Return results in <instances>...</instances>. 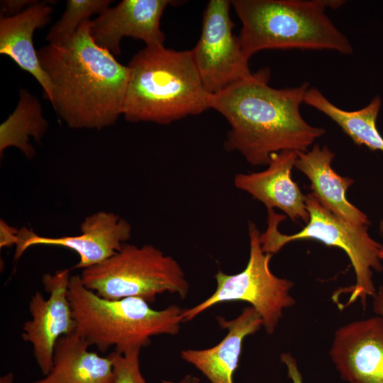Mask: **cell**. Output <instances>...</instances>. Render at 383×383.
Wrapping results in <instances>:
<instances>
[{
  "instance_id": "1",
  "label": "cell",
  "mask_w": 383,
  "mask_h": 383,
  "mask_svg": "<svg viewBox=\"0 0 383 383\" xmlns=\"http://www.w3.org/2000/svg\"><path fill=\"white\" fill-rule=\"evenodd\" d=\"M270 77L268 68L261 69L210 98L211 109L231 126L226 149L252 165H268L272 154L284 150L306 152L326 133L301 115L309 84L275 89L268 85Z\"/></svg>"
},
{
  "instance_id": "2",
  "label": "cell",
  "mask_w": 383,
  "mask_h": 383,
  "mask_svg": "<svg viewBox=\"0 0 383 383\" xmlns=\"http://www.w3.org/2000/svg\"><path fill=\"white\" fill-rule=\"evenodd\" d=\"M53 109L71 128L101 130L122 115L130 70L90 34V20L60 43L38 50Z\"/></svg>"
},
{
  "instance_id": "3",
  "label": "cell",
  "mask_w": 383,
  "mask_h": 383,
  "mask_svg": "<svg viewBox=\"0 0 383 383\" xmlns=\"http://www.w3.org/2000/svg\"><path fill=\"white\" fill-rule=\"evenodd\" d=\"M128 67L122 113L126 121L168 124L211 109V94L203 84L191 50L146 46Z\"/></svg>"
},
{
  "instance_id": "4",
  "label": "cell",
  "mask_w": 383,
  "mask_h": 383,
  "mask_svg": "<svg viewBox=\"0 0 383 383\" xmlns=\"http://www.w3.org/2000/svg\"><path fill=\"white\" fill-rule=\"evenodd\" d=\"M242 23L238 36L245 55L268 49L331 50L350 55L353 47L326 9L341 0H233Z\"/></svg>"
},
{
  "instance_id": "5",
  "label": "cell",
  "mask_w": 383,
  "mask_h": 383,
  "mask_svg": "<svg viewBox=\"0 0 383 383\" xmlns=\"http://www.w3.org/2000/svg\"><path fill=\"white\" fill-rule=\"evenodd\" d=\"M68 299L75 332L101 353L111 347L120 354L141 349L152 336L177 334L183 322L184 309L177 305L155 310L139 297L106 299L87 289L80 275L70 276Z\"/></svg>"
},
{
  "instance_id": "6",
  "label": "cell",
  "mask_w": 383,
  "mask_h": 383,
  "mask_svg": "<svg viewBox=\"0 0 383 383\" xmlns=\"http://www.w3.org/2000/svg\"><path fill=\"white\" fill-rule=\"evenodd\" d=\"M305 204L309 220L302 230L292 235L282 234L278 230L286 216L267 209V228L260 235L263 252L273 255L286 244L302 239H314L343 250L355 274V283L349 289L350 296L346 305L360 299L365 306L367 298L372 297L376 291L373 271L380 272L383 270L379 258L382 245L370 236L368 226L352 223L336 216L313 192L305 196Z\"/></svg>"
},
{
  "instance_id": "7",
  "label": "cell",
  "mask_w": 383,
  "mask_h": 383,
  "mask_svg": "<svg viewBox=\"0 0 383 383\" xmlns=\"http://www.w3.org/2000/svg\"><path fill=\"white\" fill-rule=\"evenodd\" d=\"M83 284L101 298L139 297L153 303L164 292L187 297L189 284L179 263L152 245L124 243L111 257L84 269Z\"/></svg>"
},
{
  "instance_id": "8",
  "label": "cell",
  "mask_w": 383,
  "mask_h": 383,
  "mask_svg": "<svg viewBox=\"0 0 383 383\" xmlns=\"http://www.w3.org/2000/svg\"><path fill=\"white\" fill-rule=\"evenodd\" d=\"M248 233L250 256L245 269L235 274L218 270L214 275L217 283L216 291L201 303L184 309L183 322L192 320L217 304L245 301L260 315L265 331L272 334L283 311L295 304V299L290 294L294 282L272 272L270 262L272 255L263 252L260 233L254 223H249Z\"/></svg>"
},
{
  "instance_id": "9",
  "label": "cell",
  "mask_w": 383,
  "mask_h": 383,
  "mask_svg": "<svg viewBox=\"0 0 383 383\" xmlns=\"http://www.w3.org/2000/svg\"><path fill=\"white\" fill-rule=\"evenodd\" d=\"M231 4L228 0L209 1L199 40L191 50L203 84L211 94L219 93L253 73L239 38L233 33Z\"/></svg>"
},
{
  "instance_id": "10",
  "label": "cell",
  "mask_w": 383,
  "mask_h": 383,
  "mask_svg": "<svg viewBox=\"0 0 383 383\" xmlns=\"http://www.w3.org/2000/svg\"><path fill=\"white\" fill-rule=\"evenodd\" d=\"M70 270L65 269L42 279L45 299L36 292L29 302L31 319L24 323L21 337L33 346V355L42 374L45 376L52 366L54 349L64 335L75 333L77 324L68 299Z\"/></svg>"
},
{
  "instance_id": "11",
  "label": "cell",
  "mask_w": 383,
  "mask_h": 383,
  "mask_svg": "<svg viewBox=\"0 0 383 383\" xmlns=\"http://www.w3.org/2000/svg\"><path fill=\"white\" fill-rule=\"evenodd\" d=\"M81 234L50 238L40 236L27 228L18 231L15 260L33 245L60 246L72 250L79 257L74 268L86 269L102 262L118 251L131 236V225L111 212L99 211L82 223Z\"/></svg>"
},
{
  "instance_id": "12",
  "label": "cell",
  "mask_w": 383,
  "mask_h": 383,
  "mask_svg": "<svg viewBox=\"0 0 383 383\" xmlns=\"http://www.w3.org/2000/svg\"><path fill=\"white\" fill-rule=\"evenodd\" d=\"M329 355L348 383H383V318L348 323L335 333Z\"/></svg>"
},
{
  "instance_id": "13",
  "label": "cell",
  "mask_w": 383,
  "mask_h": 383,
  "mask_svg": "<svg viewBox=\"0 0 383 383\" xmlns=\"http://www.w3.org/2000/svg\"><path fill=\"white\" fill-rule=\"evenodd\" d=\"M169 0H123L90 20V34L94 42L113 55H120L121 42L131 37L148 47L163 46L165 35L160 28Z\"/></svg>"
},
{
  "instance_id": "14",
  "label": "cell",
  "mask_w": 383,
  "mask_h": 383,
  "mask_svg": "<svg viewBox=\"0 0 383 383\" xmlns=\"http://www.w3.org/2000/svg\"><path fill=\"white\" fill-rule=\"evenodd\" d=\"M298 152L284 150L272 154L266 170L235 174V187L249 193L267 209L277 208L293 221L301 220L307 223L309 214L305 196L291 176Z\"/></svg>"
},
{
  "instance_id": "15",
  "label": "cell",
  "mask_w": 383,
  "mask_h": 383,
  "mask_svg": "<svg viewBox=\"0 0 383 383\" xmlns=\"http://www.w3.org/2000/svg\"><path fill=\"white\" fill-rule=\"evenodd\" d=\"M218 325L228 333L213 347L204 350H184L181 357L193 365L211 383H233L244 339L263 326L262 318L252 306L243 309L235 318L228 321L217 316Z\"/></svg>"
},
{
  "instance_id": "16",
  "label": "cell",
  "mask_w": 383,
  "mask_h": 383,
  "mask_svg": "<svg viewBox=\"0 0 383 383\" xmlns=\"http://www.w3.org/2000/svg\"><path fill=\"white\" fill-rule=\"evenodd\" d=\"M50 1H38L11 16H1L0 53L9 57L19 67L29 72L40 84L45 96L52 101V85L43 70L33 41L38 28L51 20Z\"/></svg>"
},
{
  "instance_id": "17",
  "label": "cell",
  "mask_w": 383,
  "mask_h": 383,
  "mask_svg": "<svg viewBox=\"0 0 383 383\" xmlns=\"http://www.w3.org/2000/svg\"><path fill=\"white\" fill-rule=\"evenodd\" d=\"M334 157L326 145L321 148L316 144L311 150L298 152L294 166L309 179L312 192L325 208L345 221L368 226L367 216L346 197L354 180L335 172L331 167Z\"/></svg>"
},
{
  "instance_id": "18",
  "label": "cell",
  "mask_w": 383,
  "mask_h": 383,
  "mask_svg": "<svg viewBox=\"0 0 383 383\" xmlns=\"http://www.w3.org/2000/svg\"><path fill=\"white\" fill-rule=\"evenodd\" d=\"M89 345L76 332L57 342L49 373L32 383H113L109 355L89 350Z\"/></svg>"
},
{
  "instance_id": "19",
  "label": "cell",
  "mask_w": 383,
  "mask_h": 383,
  "mask_svg": "<svg viewBox=\"0 0 383 383\" xmlns=\"http://www.w3.org/2000/svg\"><path fill=\"white\" fill-rule=\"evenodd\" d=\"M304 102L336 123L355 144L383 152V138L376 126L382 106L379 96H374L362 109L350 111L338 108L317 88L311 87L308 89ZM380 227V231H383V220Z\"/></svg>"
},
{
  "instance_id": "20",
  "label": "cell",
  "mask_w": 383,
  "mask_h": 383,
  "mask_svg": "<svg viewBox=\"0 0 383 383\" xmlns=\"http://www.w3.org/2000/svg\"><path fill=\"white\" fill-rule=\"evenodd\" d=\"M39 101L26 89H21L19 100L13 113L0 126V152L16 147L26 157H32L33 148L28 144L32 136L40 141L48 129Z\"/></svg>"
},
{
  "instance_id": "21",
  "label": "cell",
  "mask_w": 383,
  "mask_h": 383,
  "mask_svg": "<svg viewBox=\"0 0 383 383\" xmlns=\"http://www.w3.org/2000/svg\"><path fill=\"white\" fill-rule=\"evenodd\" d=\"M111 0H68L61 18L51 27L46 40L49 43H60L73 35L79 26L95 14L109 8Z\"/></svg>"
},
{
  "instance_id": "22",
  "label": "cell",
  "mask_w": 383,
  "mask_h": 383,
  "mask_svg": "<svg viewBox=\"0 0 383 383\" xmlns=\"http://www.w3.org/2000/svg\"><path fill=\"white\" fill-rule=\"evenodd\" d=\"M140 348H133L120 354L115 351L109 355L111 359L113 383H146L140 367Z\"/></svg>"
},
{
  "instance_id": "23",
  "label": "cell",
  "mask_w": 383,
  "mask_h": 383,
  "mask_svg": "<svg viewBox=\"0 0 383 383\" xmlns=\"http://www.w3.org/2000/svg\"><path fill=\"white\" fill-rule=\"evenodd\" d=\"M33 0H3L1 1V13L4 16L16 15L28 7L37 3Z\"/></svg>"
},
{
  "instance_id": "24",
  "label": "cell",
  "mask_w": 383,
  "mask_h": 383,
  "mask_svg": "<svg viewBox=\"0 0 383 383\" xmlns=\"http://www.w3.org/2000/svg\"><path fill=\"white\" fill-rule=\"evenodd\" d=\"M280 360L285 365L287 376L292 383H304L301 373L294 357L290 353H282L280 355Z\"/></svg>"
},
{
  "instance_id": "25",
  "label": "cell",
  "mask_w": 383,
  "mask_h": 383,
  "mask_svg": "<svg viewBox=\"0 0 383 383\" xmlns=\"http://www.w3.org/2000/svg\"><path fill=\"white\" fill-rule=\"evenodd\" d=\"M1 239L0 245L2 247H11L16 245L18 240V231L11 227L6 222L1 220Z\"/></svg>"
},
{
  "instance_id": "26",
  "label": "cell",
  "mask_w": 383,
  "mask_h": 383,
  "mask_svg": "<svg viewBox=\"0 0 383 383\" xmlns=\"http://www.w3.org/2000/svg\"><path fill=\"white\" fill-rule=\"evenodd\" d=\"M372 306L374 313L383 318V285L376 289L372 296Z\"/></svg>"
},
{
  "instance_id": "27",
  "label": "cell",
  "mask_w": 383,
  "mask_h": 383,
  "mask_svg": "<svg viewBox=\"0 0 383 383\" xmlns=\"http://www.w3.org/2000/svg\"><path fill=\"white\" fill-rule=\"evenodd\" d=\"M199 378L191 374H187L178 382H173L172 381L163 379L161 381V383H199Z\"/></svg>"
},
{
  "instance_id": "28",
  "label": "cell",
  "mask_w": 383,
  "mask_h": 383,
  "mask_svg": "<svg viewBox=\"0 0 383 383\" xmlns=\"http://www.w3.org/2000/svg\"><path fill=\"white\" fill-rule=\"evenodd\" d=\"M0 383H14V375L12 372H8L0 378Z\"/></svg>"
},
{
  "instance_id": "29",
  "label": "cell",
  "mask_w": 383,
  "mask_h": 383,
  "mask_svg": "<svg viewBox=\"0 0 383 383\" xmlns=\"http://www.w3.org/2000/svg\"><path fill=\"white\" fill-rule=\"evenodd\" d=\"M379 258L381 259V260H383V245H382L381 248H380Z\"/></svg>"
}]
</instances>
